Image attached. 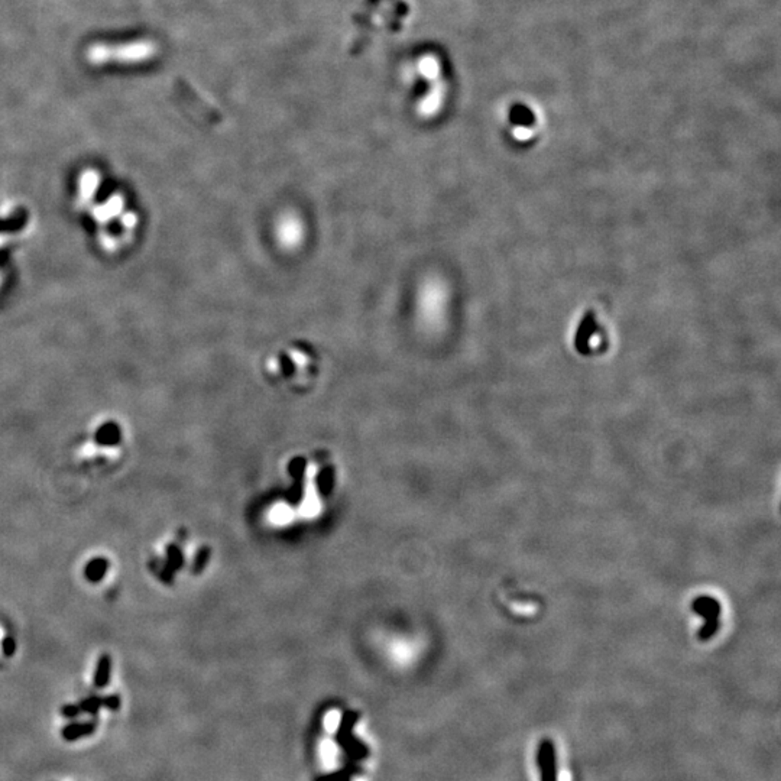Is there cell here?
Here are the masks:
<instances>
[{
	"label": "cell",
	"instance_id": "6da1fadb",
	"mask_svg": "<svg viewBox=\"0 0 781 781\" xmlns=\"http://www.w3.org/2000/svg\"><path fill=\"white\" fill-rule=\"evenodd\" d=\"M72 198L75 210L100 249L117 254L134 243L141 217L122 186L103 172L84 169L75 179Z\"/></svg>",
	"mask_w": 781,
	"mask_h": 781
},
{
	"label": "cell",
	"instance_id": "7a4b0ae2",
	"mask_svg": "<svg viewBox=\"0 0 781 781\" xmlns=\"http://www.w3.org/2000/svg\"><path fill=\"white\" fill-rule=\"evenodd\" d=\"M318 356L307 344H291L280 350L266 366L269 381L287 389L307 388L317 376Z\"/></svg>",
	"mask_w": 781,
	"mask_h": 781
},
{
	"label": "cell",
	"instance_id": "3957f363",
	"mask_svg": "<svg viewBox=\"0 0 781 781\" xmlns=\"http://www.w3.org/2000/svg\"><path fill=\"white\" fill-rule=\"evenodd\" d=\"M693 609L697 612L699 617L706 619L704 626L699 631L700 640L711 638L718 629L719 625V615H721V605L715 598L711 596H699L695 599Z\"/></svg>",
	"mask_w": 781,
	"mask_h": 781
},
{
	"label": "cell",
	"instance_id": "277c9868",
	"mask_svg": "<svg viewBox=\"0 0 781 781\" xmlns=\"http://www.w3.org/2000/svg\"><path fill=\"white\" fill-rule=\"evenodd\" d=\"M536 763L541 774V781H557V755L556 745L548 738H544L537 748Z\"/></svg>",
	"mask_w": 781,
	"mask_h": 781
},
{
	"label": "cell",
	"instance_id": "5b68a950",
	"mask_svg": "<svg viewBox=\"0 0 781 781\" xmlns=\"http://www.w3.org/2000/svg\"><path fill=\"white\" fill-rule=\"evenodd\" d=\"M598 330V323H596V317L592 311H589L586 316H583L581 325H579L577 333H576V339H574V347L579 351V354L582 355H589L590 354V340L593 337V335Z\"/></svg>",
	"mask_w": 781,
	"mask_h": 781
},
{
	"label": "cell",
	"instance_id": "8992f818",
	"mask_svg": "<svg viewBox=\"0 0 781 781\" xmlns=\"http://www.w3.org/2000/svg\"><path fill=\"white\" fill-rule=\"evenodd\" d=\"M120 704V699L117 696H108V697H89L86 699L80 706L82 712H89V714H96L100 708H108L112 711H116Z\"/></svg>",
	"mask_w": 781,
	"mask_h": 781
},
{
	"label": "cell",
	"instance_id": "52a82bcc",
	"mask_svg": "<svg viewBox=\"0 0 781 781\" xmlns=\"http://www.w3.org/2000/svg\"><path fill=\"white\" fill-rule=\"evenodd\" d=\"M122 432L116 422H106L96 432L94 440L100 446H115L120 441Z\"/></svg>",
	"mask_w": 781,
	"mask_h": 781
},
{
	"label": "cell",
	"instance_id": "ba28073f",
	"mask_svg": "<svg viewBox=\"0 0 781 781\" xmlns=\"http://www.w3.org/2000/svg\"><path fill=\"white\" fill-rule=\"evenodd\" d=\"M112 670V660L109 656H102L97 663L96 674H94V685L97 688H105L109 682Z\"/></svg>",
	"mask_w": 781,
	"mask_h": 781
},
{
	"label": "cell",
	"instance_id": "9c48e42d",
	"mask_svg": "<svg viewBox=\"0 0 781 781\" xmlns=\"http://www.w3.org/2000/svg\"><path fill=\"white\" fill-rule=\"evenodd\" d=\"M108 567H109L108 560L94 559L86 566V572H84L86 577L89 579L90 582H100L103 579V576L106 574Z\"/></svg>",
	"mask_w": 781,
	"mask_h": 781
},
{
	"label": "cell",
	"instance_id": "30bf717a",
	"mask_svg": "<svg viewBox=\"0 0 781 781\" xmlns=\"http://www.w3.org/2000/svg\"><path fill=\"white\" fill-rule=\"evenodd\" d=\"M167 564V567L175 573L177 570H180L184 564V557H183V551L177 544H169L167 547V559L164 562Z\"/></svg>",
	"mask_w": 781,
	"mask_h": 781
},
{
	"label": "cell",
	"instance_id": "8fae6325",
	"mask_svg": "<svg viewBox=\"0 0 781 781\" xmlns=\"http://www.w3.org/2000/svg\"><path fill=\"white\" fill-rule=\"evenodd\" d=\"M94 730V725L93 723H75V725H70L63 730V737L68 741L72 740H77L86 735H90Z\"/></svg>",
	"mask_w": 781,
	"mask_h": 781
},
{
	"label": "cell",
	"instance_id": "7c38bea8",
	"mask_svg": "<svg viewBox=\"0 0 781 781\" xmlns=\"http://www.w3.org/2000/svg\"><path fill=\"white\" fill-rule=\"evenodd\" d=\"M149 567L153 570L164 583H172L174 582V573L167 567V564L161 560V559H153L149 562Z\"/></svg>",
	"mask_w": 781,
	"mask_h": 781
},
{
	"label": "cell",
	"instance_id": "4fadbf2b",
	"mask_svg": "<svg viewBox=\"0 0 781 781\" xmlns=\"http://www.w3.org/2000/svg\"><path fill=\"white\" fill-rule=\"evenodd\" d=\"M2 648H4V652L6 654V656H13L15 648H16L15 640L11 638V637H4L2 638Z\"/></svg>",
	"mask_w": 781,
	"mask_h": 781
},
{
	"label": "cell",
	"instance_id": "5bb4252c",
	"mask_svg": "<svg viewBox=\"0 0 781 781\" xmlns=\"http://www.w3.org/2000/svg\"><path fill=\"white\" fill-rule=\"evenodd\" d=\"M80 706H75V704H68V706L63 708V715H65L67 718H75L77 715H80Z\"/></svg>",
	"mask_w": 781,
	"mask_h": 781
},
{
	"label": "cell",
	"instance_id": "9a60e30c",
	"mask_svg": "<svg viewBox=\"0 0 781 781\" xmlns=\"http://www.w3.org/2000/svg\"><path fill=\"white\" fill-rule=\"evenodd\" d=\"M0 641H2V629H0Z\"/></svg>",
	"mask_w": 781,
	"mask_h": 781
}]
</instances>
